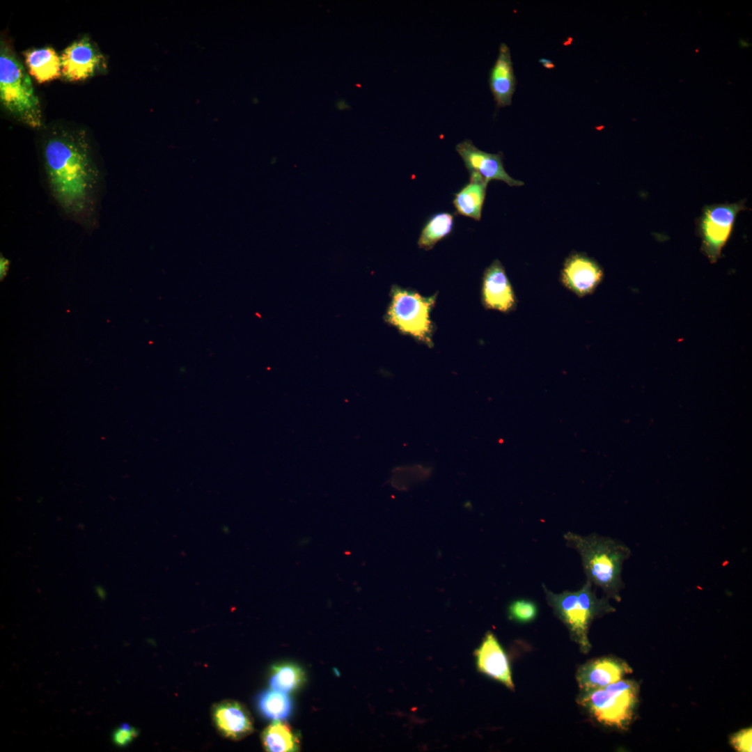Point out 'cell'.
I'll return each instance as SVG.
<instances>
[{"instance_id": "cell-1", "label": "cell", "mask_w": 752, "mask_h": 752, "mask_svg": "<svg viewBox=\"0 0 752 752\" xmlns=\"http://www.w3.org/2000/svg\"><path fill=\"white\" fill-rule=\"evenodd\" d=\"M40 166L47 192L68 219L92 232L100 218L104 171L88 131L54 125L44 130Z\"/></svg>"}, {"instance_id": "cell-2", "label": "cell", "mask_w": 752, "mask_h": 752, "mask_svg": "<svg viewBox=\"0 0 752 752\" xmlns=\"http://www.w3.org/2000/svg\"><path fill=\"white\" fill-rule=\"evenodd\" d=\"M566 545L581 556L586 580L602 589L605 597L621 600L624 588L622 571L632 551L622 541L593 533L587 535L568 531L563 535Z\"/></svg>"}, {"instance_id": "cell-3", "label": "cell", "mask_w": 752, "mask_h": 752, "mask_svg": "<svg viewBox=\"0 0 752 752\" xmlns=\"http://www.w3.org/2000/svg\"><path fill=\"white\" fill-rule=\"evenodd\" d=\"M542 588L548 604L567 627L571 638L579 645L582 652H588L591 648L588 639L590 624L595 619L616 611L609 603V599L597 597L593 590V584L587 580L576 591L554 593L544 583Z\"/></svg>"}, {"instance_id": "cell-4", "label": "cell", "mask_w": 752, "mask_h": 752, "mask_svg": "<svg viewBox=\"0 0 752 752\" xmlns=\"http://www.w3.org/2000/svg\"><path fill=\"white\" fill-rule=\"evenodd\" d=\"M0 100L17 120L36 130L43 127L42 111L31 80L13 51L1 42Z\"/></svg>"}, {"instance_id": "cell-5", "label": "cell", "mask_w": 752, "mask_h": 752, "mask_svg": "<svg viewBox=\"0 0 752 752\" xmlns=\"http://www.w3.org/2000/svg\"><path fill=\"white\" fill-rule=\"evenodd\" d=\"M639 689L636 681L622 678L602 688L581 691L577 702L602 725L627 730L635 716Z\"/></svg>"}, {"instance_id": "cell-6", "label": "cell", "mask_w": 752, "mask_h": 752, "mask_svg": "<svg viewBox=\"0 0 752 752\" xmlns=\"http://www.w3.org/2000/svg\"><path fill=\"white\" fill-rule=\"evenodd\" d=\"M386 320L401 334L409 336L428 347L434 346V324L430 313L437 295L423 296L417 291L395 285Z\"/></svg>"}, {"instance_id": "cell-7", "label": "cell", "mask_w": 752, "mask_h": 752, "mask_svg": "<svg viewBox=\"0 0 752 752\" xmlns=\"http://www.w3.org/2000/svg\"><path fill=\"white\" fill-rule=\"evenodd\" d=\"M744 208V201H740L712 205L704 209L700 219L699 232L703 241L702 249L710 262L715 263L721 257L737 214Z\"/></svg>"}, {"instance_id": "cell-8", "label": "cell", "mask_w": 752, "mask_h": 752, "mask_svg": "<svg viewBox=\"0 0 752 752\" xmlns=\"http://www.w3.org/2000/svg\"><path fill=\"white\" fill-rule=\"evenodd\" d=\"M455 149L469 172L470 179L486 183L492 180H499L509 186L524 185L523 182L513 179L506 172L501 152L494 154L482 151L469 139L459 143Z\"/></svg>"}, {"instance_id": "cell-9", "label": "cell", "mask_w": 752, "mask_h": 752, "mask_svg": "<svg viewBox=\"0 0 752 752\" xmlns=\"http://www.w3.org/2000/svg\"><path fill=\"white\" fill-rule=\"evenodd\" d=\"M481 301L486 309L506 313L514 311L517 307L515 292L499 260H494L483 273Z\"/></svg>"}, {"instance_id": "cell-10", "label": "cell", "mask_w": 752, "mask_h": 752, "mask_svg": "<svg viewBox=\"0 0 752 752\" xmlns=\"http://www.w3.org/2000/svg\"><path fill=\"white\" fill-rule=\"evenodd\" d=\"M61 74L69 81H81L94 75L104 65L101 53L88 37L77 40L61 54Z\"/></svg>"}, {"instance_id": "cell-11", "label": "cell", "mask_w": 752, "mask_h": 752, "mask_svg": "<svg viewBox=\"0 0 752 752\" xmlns=\"http://www.w3.org/2000/svg\"><path fill=\"white\" fill-rule=\"evenodd\" d=\"M603 271L592 258L574 253L565 260L561 274L562 284L579 297L592 294L603 279Z\"/></svg>"}, {"instance_id": "cell-12", "label": "cell", "mask_w": 752, "mask_h": 752, "mask_svg": "<svg viewBox=\"0 0 752 752\" xmlns=\"http://www.w3.org/2000/svg\"><path fill=\"white\" fill-rule=\"evenodd\" d=\"M633 672L623 659L605 656L591 659L577 670L576 678L581 691L604 687Z\"/></svg>"}, {"instance_id": "cell-13", "label": "cell", "mask_w": 752, "mask_h": 752, "mask_svg": "<svg viewBox=\"0 0 752 752\" xmlns=\"http://www.w3.org/2000/svg\"><path fill=\"white\" fill-rule=\"evenodd\" d=\"M478 670L513 690L508 657L494 634L488 632L474 652Z\"/></svg>"}, {"instance_id": "cell-14", "label": "cell", "mask_w": 752, "mask_h": 752, "mask_svg": "<svg viewBox=\"0 0 752 752\" xmlns=\"http://www.w3.org/2000/svg\"><path fill=\"white\" fill-rule=\"evenodd\" d=\"M216 727L226 737L242 739L253 730L251 716L244 705L233 700L217 704L212 710Z\"/></svg>"}, {"instance_id": "cell-15", "label": "cell", "mask_w": 752, "mask_h": 752, "mask_svg": "<svg viewBox=\"0 0 752 752\" xmlns=\"http://www.w3.org/2000/svg\"><path fill=\"white\" fill-rule=\"evenodd\" d=\"M489 83L497 107L510 105L515 91L516 78L510 49L506 43L500 45L497 58L490 70Z\"/></svg>"}, {"instance_id": "cell-16", "label": "cell", "mask_w": 752, "mask_h": 752, "mask_svg": "<svg viewBox=\"0 0 752 752\" xmlns=\"http://www.w3.org/2000/svg\"><path fill=\"white\" fill-rule=\"evenodd\" d=\"M24 57L29 73L39 83L56 79L62 75L61 57L53 48L29 49Z\"/></svg>"}, {"instance_id": "cell-17", "label": "cell", "mask_w": 752, "mask_h": 752, "mask_svg": "<svg viewBox=\"0 0 752 752\" xmlns=\"http://www.w3.org/2000/svg\"><path fill=\"white\" fill-rule=\"evenodd\" d=\"M487 183L470 179L469 184L455 194L453 203L457 214L480 221Z\"/></svg>"}, {"instance_id": "cell-18", "label": "cell", "mask_w": 752, "mask_h": 752, "mask_svg": "<svg viewBox=\"0 0 752 752\" xmlns=\"http://www.w3.org/2000/svg\"><path fill=\"white\" fill-rule=\"evenodd\" d=\"M262 741L265 750L271 752L296 751L299 744L291 728L280 720L273 721L263 730Z\"/></svg>"}, {"instance_id": "cell-19", "label": "cell", "mask_w": 752, "mask_h": 752, "mask_svg": "<svg viewBox=\"0 0 752 752\" xmlns=\"http://www.w3.org/2000/svg\"><path fill=\"white\" fill-rule=\"evenodd\" d=\"M260 714L273 721L285 720L291 714L292 705L287 693L272 688L262 691L256 698Z\"/></svg>"}, {"instance_id": "cell-20", "label": "cell", "mask_w": 752, "mask_h": 752, "mask_svg": "<svg viewBox=\"0 0 752 752\" xmlns=\"http://www.w3.org/2000/svg\"><path fill=\"white\" fill-rule=\"evenodd\" d=\"M453 214L439 212L432 215L423 228L418 240L420 249L431 250L435 244L453 230Z\"/></svg>"}, {"instance_id": "cell-21", "label": "cell", "mask_w": 752, "mask_h": 752, "mask_svg": "<svg viewBox=\"0 0 752 752\" xmlns=\"http://www.w3.org/2000/svg\"><path fill=\"white\" fill-rule=\"evenodd\" d=\"M304 677V671L297 665L282 664L272 668L269 684L272 689L288 694L300 687Z\"/></svg>"}, {"instance_id": "cell-22", "label": "cell", "mask_w": 752, "mask_h": 752, "mask_svg": "<svg viewBox=\"0 0 752 752\" xmlns=\"http://www.w3.org/2000/svg\"><path fill=\"white\" fill-rule=\"evenodd\" d=\"M508 614L509 618L515 622L521 623L530 622L537 616L538 606L534 602L530 600H515L508 606Z\"/></svg>"}, {"instance_id": "cell-23", "label": "cell", "mask_w": 752, "mask_h": 752, "mask_svg": "<svg viewBox=\"0 0 752 752\" xmlns=\"http://www.w3.org/2000/svg\"><path fill=\"white\" fill-rule=\"evenodd\" d=\"M138 730L127 723H123L112 733V741L118 746L123 747L130 744L138 736Z\"/></svg>"}, {"instance_id": "cell-24", "label": "cell", "mask_w": 752, "mask_h": 752, "mask_svg": "<svg viewBox=\"0 0 752 752\" xmlns=\"http://www.w3.org/2000/svg\"><path fill=\"white\" fill-rule=\"evenodd\" d=\"M752 729L746 728L733 734L730 744L738 752H751L752 750Z\"/></svg>"}, {"instance_id": "cell-25", "label": "cell", "mask_w": 752, "mask_h": 752, "mask_svg": "<svg viewBox=\"0 0 752 752\" xmlns=\"http://www.w3.org/2000/svg\"><path fill=\"white\" fill-rule=\"evenodd\" d=\"M10 265V260L5 258L2 253L0 256V280L2 281L9 270Z\"/></svg>"}, {"instance_id": "cell-26", "label": "cell", "mask_w": 752, "mask_h": 752, "mask_svg": "<svg viewBox=\"0 0 752 752\" xmlns=\"http://www.w3.org/2000/svg\"><path fill=\"white\" fill-rule=\"evenodd\" d=\"M539 62L547 69H553L554 68V63L548 58H541Z\"/></svg>"}, {"instance_id": "cell-27", "label": "cell", "mask_w": 752, "mask_h": 752, "mask_svg": "<svg viewBox=\"0 0 752 752\" xmlns=\"http://www.w3.org/2000/svg\"><path fill=\"white\" fill-rule=\"evenodd\" d=\"M336 107L338 110L350 109V105L345 102V100L340 99L336 103Z\"/></svg>"}, {"instance_id": "cell-28", "label": "cell", "mask_w": 752, "mask_h": 752, "mask_svg": "<svg viewBox=\"0 0 752 752\" xmlns=\"http://www.w3.org/2000/svg\"><path fill=\"white\" fill-rule=\"evenodd\" d=\"M95 592L100 598L103 599L105 597L106 593L104 588H102V586H95Z\"/></svg>"}, {"instance_id": "cell-29", "label": "cell", "mask_w": 752, "mask_h": 752, "mask_svg": "<svg viewBox=\"0 0 752 752\" xmlns=\"http://www.w3.org/2000/svg\"><path fill=\"white\" fill-rule=\"evenodd\" d=\"M739 44H740L742 47H748L749 45V42H746V41H745L744 40H739Z\"/></svg>"}]
</instances>
